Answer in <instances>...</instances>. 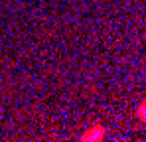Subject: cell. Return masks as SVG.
Wrapping results in <instances>:
<instances>
[{"label":"cell","instance_id":"6da1fadb","mask_svg":"<svg viewBox=\"0 0 146 142\" xmlns=\"http://www.w3.org/2000/svg\"><path fill=\"white\" fill-rule=\"evenodd\" d=\"M105 136V126L103 124H95L93 128H89V130H85V134H83V138L81 140L89 142V140H101Z\"/></svg>","mask_w":146,"mask_h":142},{"label":"cell","instance_id":"7a4b0ae2","mask_svg":"<svg viewBox=\"0 0 146 142\" xmlns=\"http://www.w3.org/2000/svg\"><path fill=\"white\" fill-rule=\"evenodd\" d=\"M136 115H138V117H140V118H142V120L146 122V99L142 101V103H140V105H138V109H136Z\"/></svg>","mask_w":146,"mask_h":142}]
</instances>
